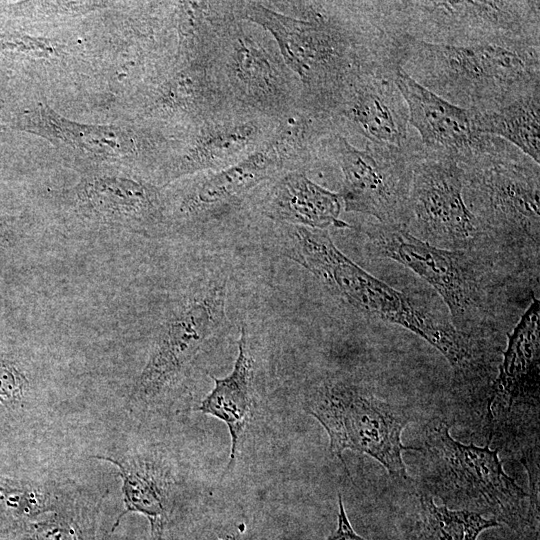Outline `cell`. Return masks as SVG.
Wrapping results in <instances>:
<instances>
[{"label":"cell","mask_w":540,"mask_h":540,"mask_svg":"<svg viewBox=\"0 0 540 540\" xmlns=\"http://www.w3.org/2000/svg\"><path fill=\"white\" fill-rule=\"evenodd\" d=\"M399 33L434 44H540L539 1H379Z\"/></svg>","instance_id":"obj_9"},{"label":"cell","mask_w":540,"mask_h":540,"mask_svg":"<svg viewBox=\"0 0 540 540\" xmlns=\"http://www.w3.org/2000/svg\"><path fill=\"white\" fill-rule=\"evenodd\" d=\"M43 12L63 16H79L92 11L109 8L113 2L107 1H44L37 2Z\"/></svg>","instance_id":"obj_31"},{"label":"cell","mask_w":540,"mask_h":540,"mask_svg":"<svg viewBox=\"0 0 540 540\" xmlns=\"http://www.w3.org/2000/svg\"><path fill=\"white\" fill-rule=\"evenodd\" d=\"M282 244L286 257L307 269L345 304L418 335L447 359L461 379L483 378L486 367L470 339L358 266L337 248L328 230L293 226Z\"/></svg>","instance_id":"obj_2"},{"label":"cell","mask_w":540,"mask_h":540,"mask_svg":"<svg viewBox=\"0 0 540 540\" xmlns=\"http://www.w3.org/2000/svg\"><path fill=\"white\" fill-rule=\"evenodd\" d=\"M0 49L43 59L59 57L62 53V46L52 38L23 34L4 36L0 39Z\"/></svg>","instance_id":"obj_30"},{"label":"cell","mask_w":540,"mask_h":540,"mask_svg":"<svg viewBox=\"0 0 540 540\" xmlns=\"http://www.w3.org/2000/svg\"><path fill=\"white\" fill-rule=\"evenodd\" d=\"M103 496L78 487L54 512L20 527L24 539L95 540V521Z\"/></svg>","instance_id":"obj_28"},{"label":"cell","mask_w":540,"mask_h":540,"mask_svg":"<svg viewBox=\"0 0 540 540\" xmlns=\"http://www.w3.org/2000/svg\"><path fill=\"white\" fill-rule=\"evenodd\" d=\"M305 411L326 431L329 448L349 471L346 450L366 454L382 464L390 475L407 479L402 452L421 451L401 441L411 414L375 394L369 387L347 378H327L306 395Z\"/></svg>","instance_id":"obj_6"},{"label":"cell","mask_w":540,"mask_h":540,"mask_svg":"<svg viewBox=\"0 0 540 540\" xmlns=\"http://www.w3.org/2000/svg\"><path fill=\"white\" fill-rule=\"evenodd\" d=\"M292 170L305 169L272 133L259 149L240 162L191 175L164 187L167 230H193L238 214L249 208L261 186Z\"/></svg>","instance_id":"obj_11"},{"label":"cell","mask_w":540,"mask_h":540,"mask_svg":"<svg viewBox=\"0 0 540 540\" xmlns=\"http://www.w3.org/2000/svg\"><path fill=\"white\" fill-rule=\"evenodd\" d=\"M394 81L407 104L409 125L417 130L424 147L457 157L481 135L475 129L472 111L431 92L402 67L396 70Z\"/></svg>","instance_id":"obj_22"},{"label":"cell","mask_w":540,"mask_h":540,"mask_svg":"<svg viewBox=\"0 0 540 540\" xmlns=\"http://www.w3.org/2000/svg\"><path fill=\"white\" fill-rule=\"evenodd\" d=\"M232 107L208 60L173 57L156 73L145 92L140 120L175 139Z\"/></svg>","instance_id":"obj_17"},{"label":"cell","mask_w":540,"mask_h":540,"mask_svg":"<svg viewBox=\"0 0 540 540\" xmlns=\"http://www.w3.org/2000/svg\"><path fill=\"white\" fill-rule=\"evenodd\" d=\"M255 540H268V539H262V538H258V539H255Z\"/></svg>","instance_id":"obj_35"},{"label":"cell","mask_w":540,"mask_h":540,"mask_svg":"<svg viewBox=\"0 0 540 540\" xmlns=\"http://www.w3.org/2000/svg\"><path fill=\"white\" fill-rule=\"evenodd\" d=\"M540 303L533 299L509 335L499 374L487 403L488 423L499 408L539 406Z\"/></svg>","instance_id":"obj_21"},{"label":"cell","mask_w":540,"mask_h":540,"mask_svg":"<svg viewBox=\"0 0 540 540\" xmlns=\"http://www.w3.org/2000/svg\"><path fill=\"white\" fill-rule=\"evenodd\" d=\"M420 144L403 149L365 142L360 149L339 133L325 137L323 160L329 158L342 173L338 193L344 210L369 215L380 223L403 225L414 153Z\"/></svg>","instance_id":"obj_15"},{"label":"cell","mask_w":540,"mask_h":540,"mask_svg":"<svg viewBox=\"0 0 540 540\" xmlns=\"http://www.w3.org/2000/svg\"><path fill=\"white\" fill-rule=\"evenodd\" d=\"M342 208L339 193L312 181L305 170L288 171L267 182L249 206L271 222L325 230L350 227L340 219Z\"/></svg>","instance_id":"obj_20"},{"label":"cell","mask_w":540,"mask_h":540,"mask_svg":"<svg viewBox=\"0 0 540 540\" xmlns=\"http://www.w3.org/2000/svg\"><path fill=\"white\" fill-rule=\"evenodd\" d=\"M402 69L448 102L484 111L540 90V44L451 45L407 37Z\"/></svg>","instance_id":"obj_3"},{"label":"cell","mask_w":540,"mask_h":540,"mask_svg":"<svg viewBox=\"0 0 540 540\" xmlns=\"http://www.w3.org/2000/svg\"><path fill=\"white\" fill-rule=\"evenodd\" d=\"M404 226L430 245L471 251L487 238L463 197V172L456 156L422 144L414 153Z\"/></svg>","instance_id":"obj_14"},{"label":"cell","mask_w":540,"mask_h":540,"mask_svg":"<svg viewBox=\"0 0 540 540\" xmlns=\"http://www.w3.org/2000/svg\"><path fill=\"white\" fill-rule=\"evenodd\" d=\"M227 278L208 277L178 298L162 319L130 394L132 410L156 406L190 371L226 322Z\"/></svg>","instance_id":"obj_7"},{"label":"cell","mask_w":540,"mask_h":540,"mask_svg":"<svg viewBox=\"0 0 540 540\" xmlns=\"http://www.w3.org/2000/svg\"><path fill=\"white\" fill-rule=\"evenodd\" d=\"M16 242L14 226L0 218V257Z\"/></svg>","instance_id":"obj_34"},{"label":"cell","mask_w":540,"mask_h":540,"mask_svg":"<svg viewBox=\"0 0 540 540\" xmlns=\"http://www.w3.org/2000/svg\"><path fill=\"white\" fill-rule=\"evenodd\" d=\"M245 532L242 521H222L205 526L192 540H243Z\"/></svg>","instance_id":"obj_32"},{"label":"cell","mask_w":540,"mask_h":540,"mask_svg":"<svg viewBox=\"0 0 540 540\" xmlns=\"http://www.w3.org/2000/svg\"><path fill=\"white\" fill-rule=\"evenodd\" d=\"M241 20L267 32L300 83L304 106L329 120L345 92L403 65L407 37L378 1H236Z\"/></svg>","instance_id":"obj_1"},{"label":"cell","mask_w":540,"mask_h":540,"mask_svg":"<svg viewBox=\"0 0 540 540\" xmlns=\"http://www.w3.org/2000/svg\"><path fill=\"white\" fill-rule=\"evenodd\" d=\"M12 127L51 143L79 173L124 168L153 176L169 155L174 139L147 122L85 124L68 119L45 103L18 113Z\"/></svg>","instance_id":"obj_8"},{"label":"cell","mask_w":540,"mask_h":540,"mask_svg":"<svg viewBox=\"0 0 540 540\" xmlns=\"http://www.w3.org/2000/svg\"><path fill=\"white\" fill-rule=\"evenodd\" d=\"M500 525L475 512L438 506L432 496L424 493L419 497L404 540H477L484 530Z\"/></svg>","instance_id":"obj_27"},{"label":"cell","mask_w":540,"mask_h":540,"mask_svg":"<svg viewBox=\"0 0 540 540\" xmlns=\"http://www.w3.org/2000/svg\"><path fill=\"white\" fill-rule=\"evenodd\" d=\"M479 134L499 137L540 163V90L484 111H472Z\"/></svg>","instance_id":"obj_25"},{"label":"cell","mask_w":540,"mask_h":540,"mask_svg":"<svg viewBox=\"0 0 540 540\" xmlns=\"http://www.w3.org/2000/svg\"><path fill=\"white\" fill-rule=\"evenodd\" d=\"M175 32L174 57L208 60L225 31L240 19L236 1H179L170 11Z\"/></svg>","instance_id":"obj_24"},{"label":"cell","mask_w":540,"mask_h":540,"mask_svg":"<svg viewBox=\"0 0 540 540\" xmlns=\"http://www.w3.org/2000/svg\"><path fill=\"white\" fill-rule=\"evenodd\" d=\"M235 21L221 36L209 63L232 107L280 120L304 106L302 90L268 33Z\"/></svg>","instance_id":"obj_10"},{"label":"cell","mask_w":540,"mask_h":540,"mask_svg":"<svg viewBox=\"0 0 540 540\" xmlns=\"http://www.w3.org/2000/svg\"><path fill=\"white\" fill-rule=\"evenodd\" d=\"M50 195L66 220L91 232L151 235L167 230L163 187L134 170L82 172L76 183Z\"/></svg>","instance_id":"obj_12"},{"label":"cell","mask_w":540,"mask_h":540,"mask_svg":"<svg viewBox=\"0 0 540 540\" xmlns=\"http://www.w3.org/2000/svg\"><path fill=\"white\" fill-rule=\"evenodd\" d=\"M463 197L485 234L539 244V164L507 141L481 134L457 156Z\"/></svg>","instance_id":"obj_5"},{"label":"cell","mask_w":540,"mask_h":540,"mask_svg":"<svg viewBox=\"0 0 540 540\" xmlns=\"http://www.w3.org/2000/svg\"><path fill=\"white\" fill-rule=\"evenodd\" d=\"M77 487L74 482L48 476L15 478L0 475V518L22 527L54 512Z\"/></svg>","instance_id":"obj_26"},{"label":"cell","mask_w":540,"mask_h":540,"mask_svg":"<svg viewBox=\"0 0 540 540\" xmlns=\"http://www.w3.org/2000/svg\"><path fill=\"white\" fill-rule=\"evenodd\" d=\"M42 401L37 370L12 355L0 354V423L35 415Z\"/></svg>","instance_id":"obj_29"},{"label":"cell","mask_w":540,"mask_h":540,"mask_svg":"<svg viewBox=\"0 0 540 540\" xmlns=\"http://www.w3.org/2000/svg\"><path fill=\"white\" fill-rule=\"evenodd\" d=\"M374 252L411 269L446 303L452 326L471 339L488 314V293L480 268L469 251L439 248L422 241L404 226L377 222L366 227Z\"/></svg>","instance_id":"obj_13"},{"label":"cell","mask_w":540,"mask_h":540,"mask_svg":"<svg viewBox=\"0 0 540 540\" xmlns=\"http://www.w3.org/2000/svg\"><path fill=\"white\" fill-rule=\"evenodd\" d=\"M278 121L228 109L175 138L153 180L164 188L179 179L236 164L270 138Z\"/></svg>","instance_id":"obj_16"},{"label":"cell","mask_w":540,"mask_h":540,"mask_svg":"<svg viewBox=\"0 0 540 540\" xmlns=\"http://www.w3.org/2000/svg\"><path fill=\"white\" fill-rule=\"evenodd\" d=\"M422 481L426 494L454 510L475 512L521 530L538 520L524 490L503 469L498 450L463 444L449 424L433 418L424 428Z\"/></svg>","instance_id":"obj_4"},{"label":"cell","mask_w":540,"mask_h":540,"mask_svg":"<svg viewBox=\"0 0 540 540\" xmlns=\"http://www.w3.org/2000/svg\"><path fill=\"white\" fill-rule=\"evenodd\" d=\"M91 457L115 466L121 480L124 510L115 519L105 540L112 538L122 518L129 513L146 517L152 540H163L179 487L169 459L161 451L150 448Z\"/></svg>","instance_id":"obj_19"},{"label":"cell","mask_w":540,"mask_h":540,"mask_svg":"<svg viewBox=\"0 0 540 540\" xmlns=\"http://www.w3.org/2000/svg\"><path fill=\"white\" fill-rule=\"evenodd\" d=\"M394 77L374 73L354 83L329 115L334 132L403 149L420 141L409 132L408 107Z\"/></svg>","instance_id":"obj_18"},{"label":"cell","mask_w":540,"mask_h":540,"mask_svg":"<svg viewBox=\"0 0 540 540\" xmlns=\"http://www.w3.org/2000/svg\"><path fill=\"white\" fill-rule=\"evenodd\" d=\"M254 373L255 360L250 349L247 330L243 327L231 373L223 378L211 375L214 387L196 408V411L222 421L228 429L231 452L225 473H228L234 465L243 438L253 419L256 407Z\"/></svg>","instance_id":"obj_23"},{"label":"cell","mask_w":540,"mask_h":540,"mask_svg":"<svg viewBox=\"0 0 540 540\" xmlns=\"http://www.w3.org/2000/svg\"><path fill=\"white\" fill-rule=\"evenodd\" d=\"M325 540H366L352 528L340 494L338 496L337 528Z\"/></svg>","instance_id":"obj_33"}]
</instances>
